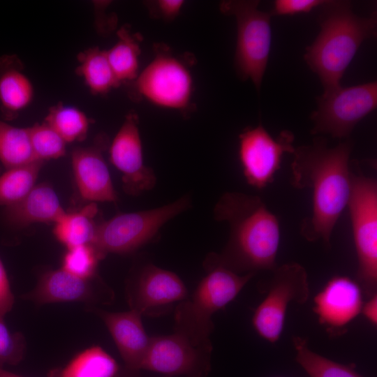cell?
<instances>
[{
    "label": "cell",
    "instance_id": "cell-1",
    "mask_svg": "<svg viewBox=\"0 0 377 377\" xmlns=\"http://www.w3.org/2000/svg\"><path fill=\"white\" fill-rule=\"evenodd\" d=\"M353 145L348 138L329 147L327 140L318 136L295 149L290 183L295 188L311 190L312 195L311 214L300 225L301 235L310 242L322 240L330 246L333 230L350 193Z\"/></svg>",
    "mask_w": 377,
    "mask_h": 377
},
{
    "label": "cell",
    "instance_id": "cell-2",
    "mask_svg": "<svg viewBox=\"0 0 377 377\" xmlns=\"http://www.w3.org/2000/svg\"><path fill=\"white\" fill-rule=\"evenodd\" d=\"M214 218L226 222L228 241L221 253L209 256L207 266L219 265L237 274L272 271L281 241L277 216L258 195L226 192L216 202Z\"/></svg>",
    "mask_w": 377,
    "mask_h": 377
},
{
    "label": "cell",
    "instance_id": "cell-3",
    "mask_svg": "<svg viewBox=\"0 0 377 377\" xmlns=\"http://www.w3.org/2000/svg\"><path fill=\"white\" fill-rule=\"evenodd\" d=\"M319 16L320 31L306 48L304 59L317 74L324 92L341 86L346 68L365 40L376 34V11L360 17L348 1H326Z\"/></svg>",
    "mask_w": 377,
    "mask_h": 377
},
{
    "label": "cell",
    "instance_id": "cell-4",
    "mask_svg": "<svg viewBox=\"0 0 377 377\" xmlns=\"http://www.w3.org/2000/svg\"><path fill=\"white\" fill-rule=\"evenodd\" d=\"M153 49V59L131 83L133 98L188 116L195 109L194 59L177 54L164 43H156Z\"/></svg>",
    "mask_w": 377,
    "mask_h": 377
},
{
    "label": "cell",
    "instance_id": "cell-5",
    "mask_svg": "<svg viewBox=\"0 0 377 377\" xmlns=\"http://www.w3.org/2000/svg\"><path fill=\"white\" fill-rule=\"evenodd\" d=\"M207 267L209 272L192 297L180 302L175 313L174 332L203 346L212 344V315L233 300L256 274H239L219 265Z\"/></svg>",
    "mask_w": 377,
    "mask_h": 377
},
{
    "label": "cell",
    "instance_id": "cell-6",
    "mask_svg": "<svg viewBox=\"0 0 377 377\" xmlns=\"http://www.w3.org/2000/svg\"><path fill=\"white\" fill-rule=\"evenodd\" d=\"M348 202L357 260L355 280L367 298L377 293V182L350 171Z\"/></svg>",
    "mask_w": 377,
    "mask_h": 377
},
{
    "label": "cell",
    "instance_id": "cell-7",
    "mask_svg": "<svg viewBox=\"0 0 377 377\" xmlns=\"http://www.w3.org/2000/svg\"><path fill=\"white\" fill-rule=\"evenodd\" d=\"M260 1L228 0L219 5L222 13L234 16L237 43L234 66L242 80H251L260 91L271 47L272 15L258 9Z\"/></svg>",
    "mask_w": 377,
    "mask_h": 377
},
{
    "label": "cell",
    "instance_id": "cell-8",
    "mask_svg": "<svg viewBox=\"0 0 377 377\" xmlns=\"http://www.w3.org/2000/svg\"><path fill=\"white\" fill-rule=\"evenodd\" d=\"M191 206L184 195L169 204L142 211L119 214L98 223L92 245L104 258L108 253H128L152 239L169 221Z\"/></svg>",
    "mask_w": 377,
    "mask_h": 377
},
{
    "label": "cell",
    "instance_id": "cell-9",
    "mask_svg": "<svg viewBox=\"0 0 377 377\" xmlns=\"http://www.w3.org/2000/svg\"><path fill=\"white\" fill-rule=\"evenodd\" d=\"M267 283V294L252 316V325L265 341L275 343L283 332L291 302L304 304L310 290L305 268L297 263L277 266Z\"/></svg>",
    "mask_w": 377,
    "mask_h": 377
},
{
    "label": "cell",
    "instance_id": "cell-10",
    "mask_svg": "<svg viewBox=\"0 0 377 377\" xmlns=\"http://www.w3.org/2000/svg\"><path fill=\"white\" fill-rule=\"evenodd\" d=\"M318 108L311 115L313 135L329 134L348 138L356 124L377 106V82L343 87L317 98Z\"/></svg>",
    "mask_w": 377,
    "mask_h": 377
},
{
    "label": "cell",
    "instance_id": "cell-11",
    "mask_svg": "<svg viewBox=\"0 0 377 377\" xmlns=\"http://www.w3.org/2000/svg\"><path fill=\"white\" fill-rule=\"evenodd\" d=\"M294 139L288 130L274 138L261 124L246 128L239 135L238 156L246 182L257 189L272 183L283 155L295 151Z\"/></svg>",
    "mask_w": 377,
    "mask_h": 377
},
{
    "label": "cell",
    "instance_id": "cell-12",
    "mask_svg": "<svg viewBox=\"0 0 377 377\" xmlns=\"http://www.w3.org/2000/svg\"><path fill=\"white\" fill-rule=\"evenodd\" d=\"M212 346L196 345L184 336L172 334L149 338L142 369L168 377H207L211 369Z\"/></svg>",
    "mask_w": 377,
    "mask_h": 377
},
{
    "label": "cell",
    "instance_id": "cell-13",
    "mask_svg": "<svg viewBox=\"0 0 377 377\" xmlns=\"http://www.w3.org/2000/svg\"><path fill=\"white\" fill-rule=\"evenodd\" d=\"M110 160L121 173L126 194L138 195L154 188V171L144 163L139 119L135 113L126 115L109 147Z\"/></svg>",
    "mask_w": 377,
    "mask_h": 377
},
{
    "label": "cell",
    "instance_id": "cell-14",
    "mask_svg": "<svg viewBox=\"0 0 377 377\" xmlns=\"http://www.w3.org/2000/svg\"><path fill=\"white\" fill-rule=\"evenodd\" d=\"M73 275L63 268L47 270L40 275L36 286L22 296L24 300L42 305L60 302L88 304L109 302V288L96 280Z\"/></svg>",
    "mask_w": 377,
    "mask_h": 377
},
{
    "label": "cell",
    "instance_id": "cell-15",
    "mask_svg": "<svg viewBox=\"0 0 377 377\" xmlns=\"http://www.w3.org/2000/svg\"><path fill=\"white\" fill-rule=\"evenodd\" d=\"M364 297L355 279L337 275L316 295L312 309L330 334H341L360 314Z\"/></svg>",
    "mask_w": 377,
    "mask_h": 377
},
{
    "label": "cell",
    "instance_id": "cell-16",
    "mask_svg": "<svg viewBox=\"0 0 377 377\" xmlns=\"http://www.w3.org/2000/svg\"><path fill=\"white\" fill-rule=\"evenodd\" d=\"M89 311L103 321L123 361L115 377H142L140 371L149 342L142 323V316L133 309L109 312L96 307Z\"/></svg>",
    "mask_w": 377,
    "mask_h": 377
},
{
    "label": "cell",
    "instance_id": "cell-17",
    "mask_svg": "<svg viewBox=\"0 0 377 377\" xmlns=\"http://www.w3.org/2000/svg\"><path fill=\"white\" fill-rule=\"evenodd\" d=\"M186 297V288L176 274L149 264L139 274L129 302L131 309L141 316H155Z\"/></svg>",
    "mask_w": 377,
    "mask_h": 377
},
{
    "label": "cell",
    "instance_id": "cell-18",
    "mask_svg": "<svg viewBox=\"0 0 377 377\" xmlns=\"http://www.w3.org/2000/svg\"><path fill=\"white\" fill-rule=\"evenodd\" d=\"M106 147V138L101 136L95 145L77 148L72 152V168L77 189L81 197L91 202H116L118 200L103 155Z\"/></svg>",
    "mask_w": 377,
    "mask_h": 377
},
{
    "label": "cell",
    "instance_id": "cell-19",
    "mask_svg": "<svg viewBox=\"0 0 377 377\" xmlns=\"http://www.w3.org/2000/svg\"><path fill=\"white\" fill-rule=\"evenodd\" d=\"M65 212L52 187L41 183L18 202L6 207L5 215L10 224L20 228L36 223L54 224Z\"/></svg>",
    "mask_w": 377,
    "mask_h": 377
},
{
    "label": "cell",
    "instance_id": "cell-20",
    "mask_svg": "<svg viewBox=\"0 0 377 377\" xmlns=\"http://www.w3.org/2000/svg\"><path fill=\"white\" fill-rule=\"evenodd\" d=\"M34 87L14 56L0 58V110L6 120L13 119L34 98Z\"/></svg>",
    "mask_w": 377,
    "mask_h": 377
},
{
    "label": "cell",
    "instance_id": "cell-21",
    "mask_svg": "<svg viewBox=\"0 0 377 377\" xmlns=\"http://www.w3.org/2000/svg\"><path fill=\"white\" fill-rule=\"evenodd\" d=\"M98 212L95 202L74 212H66L54 224V237L66 249L92 244L99 223L95 221Z\"/></svg>",
    "mask_w": 377,
    "mask_h": 377
},
{
    "label": "cell",
    "instance_id": "cell-22",
    "mask_svg": "<svg viewBox=\"0 0 377 377\" xmlns=\"http://www.w3.org/2000/svg\"><path fill=\"white\" fill-rule=\"evenodd\" d=\"M119 367L99 346H90L75 355L64 367L52 370L49 377H115Z\"/></svg>",
    "mask_w": 377,
    "mask_h": 377
},
{
    "label": "cell",
    "instance_id": "cell-23",
    "mask_svg": "<svg viewBox=\"0 0 377 377\" xmlns=\"http://www.w3.org/2000/svg\"><path fill=\"white\" fill-rule=\"evenodd\" d=\"M117 43L108 50L107 57L117 81L121 84L133 82L140 71L141 36L132 33L127 27L119 30Z\"/></svg>",
    "mask_w": 377,
    "mask_h": 377
},
{
    "label": "cell",
    "instance_id": "cell-24",
    "mask_svg": "<svg viewBox=\"0 0 377 377\" xmlns=\"http://www.w3.org/2000/svg\"><path fill=\"white\" fill-rule=\"evenodd\" d=\"M78 74L87 87L96 94H105L120 85L108 61L106 50L88 49L78 58Z\"/></svg>",
    "mask_w": 377,
    "mask_h": 377
},
{
    "label": "cell",
    "instance_id": "cell-25",
    "mask_svg": "<svg viewBox=\"0 0 377 377\" xmlns=\"http://www.w3.org/2000/svg\"><path fill=\"white\" fill-rule=\"evenodd\" d=\"M293 343L296 362L309 377H365L355 370L353 364H341L313 351L303 337H294Z\"/></svg>",
    "mask_w": 377,
    "mask_h": 377
},
{
    "label": "cell",
    "instance_id": "cell-26",
    "mask_svg": "<svg viewBox=\"0 0 377 377\" xmlns=\"http://www.w3.org/2000/svg\"><path fill=\"white\" fill-rule=\"evenodd\" d=\"M28 128H19L0 119V161L6 169L36 161Z\"/></svg>",
    "mask_w": 377,
    "mask_h": 377
},
{
    "label": "cell",
    "instance_id": "cell-27",
    "mask_svg": "<svg viewBox=\"0 0 377 377\" xmlns=\"http://www.w3.org/2000/svg\"><path fill=\"white\" fill-rule=\"evenodd\" d=\"M43 162L6 169L0 174V206H11L21 200L36 185Z\"/></svg>",
    "mask_w": 377,
    "mask_h": 377
},
{
    "label": "cell",
    "instance_id": "cell-28",
    "mask_svg": "<svg viewBox=\"0 0 377 377\" xmlns=\"http://www.w3.org/2000/svg\"><path fill=\"white\" fill-rule=\"evenodd\" d=\"M66 142L83 140L88 133L90 121L80 109L62 104L52 107L45 121Z\"/></svg>",
    "mask_w": 377,
    "mask_h": 377
},
{
    "label": "cell",
    "instance_id": "cell-29",
    "mask_svg": "<svg viewBox=\"0 0 377 377\" xmlns=\"http://www.w3.org/2000/svg\"><path fill=\"white\" fill-rule=\"evenodd\" d=\"M28 128L36 160L43 162L65 155L67 143L45 122L36 124Z\"/></svg>",
    "mask_w": 377,
    "mask_h": 377
},
{
    "label": "cell",
    "instance_id": "cell-30",
    "mask_svg": "<svg viewBox=\"0 0 377 377\" xmlns=\"http://www.w3.org/2000/svg\"><path fill=\"white\" fill-rule=\"evenodd\" d=\"M103 258L92 244L80 245L67 249L61 268L77 276L92 279L96 276L98 263Z\"/></svg>",
    "mask_w": 377,
    "mask_h": 377
},
{
    "label": "cell",
    "instance_id": "cell-31",
    "mask_svg": "<svg viewBox=\"0 0 377 377\" xmlns=\"http://www.w3.org/2000/svg\"><path fill=\"white\" fill-rule=\"evenodd\" d=\"M25 339L19 332H12L0 316V367L15 365L23 359L25 353Z\"/></svg>",
    "mask_w": 377,
    "mask_h": 377
},
{
    "label": "cell",
    "instance_id": "cell-32",
    "mask_svg": "<svg viewBox=\"0 0 377 377\" xmlns=\"http://www.w3.org/2000/svg\"><path fill=\"white\" fill-rule=\"evenodd\" d=\"M323 0H276L271 15H294L310 12L325 3Z\"/></svg>",
    "mask_w": 377,
    "mask_h": 377
},
{
    "label": "cell",
    "instance_id": "cell-33",
    "mask_svg": "<svg viewBox=\"0 0 377 377\" xmlns=\"http://www.w3.org/2000/svg\"><path fill=\"white\" fill-rule=\"evenodd\" d=\"M184 4L182 0H154L145 2L149 15L158 20L171 22L179 14Z\"/></svg>",
    "mask_w": 377,
    "mask_h": 377
},
{
    "label": "cell",
    "instance_id": "cell-34",
    "mask_svg": "<svg viewBox=\"0 0 377 377\" xmlns=\"http://www.w3.org/2000/svg\"><path fill=\"white\" fill-rule=\"evenodd\" d=\"M14 295L5 267L0 258V316H5L13 308Z\"/></svg>",
    "mask_w": 377,
    "mask_h": 377
},
{
    "label": "cell",
    "instance_id": "cell-35",
    "mask_svg": "<svg viewBox=\"0 0 377 377\" xmlns=\"http://www.w3.org/2000/svg\"><path fill=\"white\" fill-rule=\"evenodd\" d=\"M360 314L374 327L377 325V293L364 301Z\"/></svg>",
    "mask_w": 377,
    "mask_h": 377
},
{
    "label": "cell",
    "instance_id": "cell-36",
    "mask_svg": "<svg viewBox=\"0 0 377 377\" xmlns=\"http://www.w3.org/2000/svg\"><path fill=\"white\" fill-rule=\"evenodd\" d=\"M0 377H23L3 369L0 367Z\"/></svg>",
    "mask_w": 377,
    "mask_h": 377
},
{
    "label": "cell",
    "instance_id": "cell-37",
    "mask_svg": "<svg viewBox=\"0 0 377 377\" xmlns=\"http://www.w3.org/2000/svg\"><path fill=\"white\" fill-rule=\"evenodd\" d=\"M0 174H1V168H0Z\"/></svg>",
    "mask_w": 377,
    "mask_h": 377
},
{
    "label": "cell",
    "instance_id": "cell-38",
    "mask_svg": "<svg viewBox=\"0 0 377 377\" xmlns=\"http://www.w3.org/2000/svg\"><path fill=\"white\" fill-rule=\"evenodd\" d=\"M279 377H281V376H279Z\"/></svg>",
    "mask_w": 377,
    "mask_h": 377
},
{
    "label": "cell",
    "instance_id": "cell-39",
    "mask_svg": "<svg viewBox=\"0 0 377 377\" xmlns=\"http://www.w3.org/2000/svg\"></svg>",
    "mask_w": 377,
    "mask_h": 377
}]
</instances>
